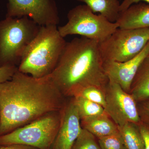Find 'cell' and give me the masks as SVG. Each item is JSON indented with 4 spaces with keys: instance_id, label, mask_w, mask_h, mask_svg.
<instances>
[{
    "instance_id": "cell-1",
    "label": "cell",
    "mask_w": 149,
    "mask_h": 149,
    "mask_svg": "<svg viewBox=\"0 0 149 149\" xmlns=\"http://www.w3.org/2000/svg\"><path fill=\"white\" fill-rule=\"evenodd\" d=\"M66 100L50 75L34 78L17 70L10 80L0 83V136L61 110Z\"/></svg>"
},
{
    "instance_id": "cell-2",
    "label": "cell",
    "mask_w": 149,
    "mask_h": 149,
    "mask_svg": "<svg viewBox=\"0 0 149 149\" xmlns=\"http://www.w3.org/2000/svg\"><path fill=\"white\" fill-rule=\"evenodd\" d=\"M103 64L98 42L85 37H76L66 42L50 76L66 98L77 96L89 86L104 91L109 80Z\"/></svg>"
},
{
    "instance_id": "cell-3",
    "label": "cell",
    "mask_w": 149,
    "mask_h": 149,
    "mask_svg": "<svg viewBox=\"0 0 149 149\" xmlns=\"http://www.w3.org/2000/svg\"><path fill=\"white\" fill-rule=\"evenodd\" d=\"M66 43L57 25L41 26L24 50L17 67L18 71L36 78L49 76L56 66Z\"/></svg>"
},
{
    "instance_id": "cell-4",
    "label": "cell",
    "mask_w": 149,
    "mask_h": 149,
    "mask_svg": "<svg viewBox=\"0 0 149 149\" xmlns=\"http://www.w3.org/2000/svg\"><path fill=\"white\" fill-rule=\"evenodd\" d=\"M40 27L26 16L0 20V67H18L24 50Z\"/></svg>"
},
{
    "instance_id": "cell-5",
    "label": "cell",
    "mask_w": 149,
    "mask_h": 149,
    "mask_svg": "<svg viewBox=\"0 0 149 149\" xmlns=\"http://www.w3.org/2000/svg\"><path fill=\"white\" fill-rule=\"evenodd\" d=\"M61 111L48 113L27 125L0 136V146L19 144L38 149H49L59 128Z\"/></svg>"
},
{
    "instance_id": "cell-6",
    "label": "cell",
    "mask_w": 149,
    "mask_h": 149,
    "mask_svg": "<svg viewBox=\"0 0 149 149\" xmlns=\"http://www.w3.org/2000/svg\"><path fill=\"white\" fill-rule=\"evenodd\" d=\"M67 18L66 24L58 27L63 38L68 35H79L100 43L118 28L116 22H110L101 15H97L85 4L70 9Z\"/></svg>"
},
{
    "instance_id": "cell-7",
    "label": "cell",
    "mask_w": 149,
    "mask_h": 149,
    "mask_svg": "<svg viewBox=\"0 0 149 149\" xmlns=\"http://www.w3.org/2000/svg\"><path fill=\"white\" fill-rule=\"evenodd\" d=\"M149 41V28H118L107 39L99 43V49L103 61L123 62L138 55Z\"/></svg>"
},
{
    "instance_id": "cell-8",
    "label": "cell",
    "mask_w": 149,
    "mask_h": 149,
    "mask_svg": "<svg viewBox=\"0 0 149 149\" xmlns=\"http://www.w3.org/2000/svg\"><path fill=\"white\" fill-rule=\"evenodd\" d=\"M105 112L118 128L127 123L139 125L141 123L137 102L114 82L109 81L104 90Z\"/></svg>"
},
{
    "instance_id": "cell-9",
    "label": "cell",
    "mask_w": 149,
    "mask_h": 149,
    "mask_svg": "<svg viewBox=\"0 0 149 149\" xmlns=\"http://www.w3.org/2000/svg\"><path fill=\"white\" fill-rule=\"evenodd\" d=\"M6 17L26 16L40 26L57 25L60 21L54 0H7Z\"/></svg>"
},
{
    "instance_id": "cell-10",
    "label": "cell",
    "mask_w": 149,
    "mask_h": 149,
    "mask_svg": "<svg viewBox=\"0 0 149 149\" xmlns=\"http://www.w3.org/2000/svg\"><path fill=\"white\" fill-rule=\"evenodd\" d=\"M61 111L60 125L52 149H71L83 129L73 97L66 101Z\"/></svg>"
},
{
    "instance_id": "cell-11",
    "label": "cell",
    "mask_w": 149,
    "mask_h": 149,
    "mask_svg": "<svg viewBox=\"0 0 149 149\" xmlns=\"http://www.w3.org/2000/svg\"><path fill=\"white\" fill-rule=\"evenodd\" d=\"M149 56V41L146 47L136 57L123 62H103L104 70L110 81L120 85L126 93L130 92L131 85L143 61Z\"/></svg>"
},
{
    "instance_id": "cell-12",
    "label": "cell",
    "mask_w": 149,
    "mask_h": 149,
    "mask_svg": "<svg viewBox=\"0 0 149 149\" xmlns=\"http://www.w3.org/2000/svg\"><path fill=\"white\" fill-rule=\"evenodd\" d=\"M116 22L120 29L149 28V4L139 2L132 5L120 13Z\"/></svg>"
},
{
    "instance_id": "cell-13",
    "label": "cell",
    "mask_w": 149,
    "mask_h": 149,
    "mask_svg": "<svg viewBox=\"0 0 149 149\" xmlns=\"http://www.w3.org/2000/svg\"><path fill=\"white\" fill-rule=\"evenodd\" d=\"M106 113L80 120L82 128L98 138L119 133L117 125Z\"/></svg>"
},
{
    "instance_id": "cell-14",
    "label": "cell",
    "mask_w": 149,
    "mask_h": 149,
    "mask_svg": "<svg viewBox=\"0 0 149 149\" xmlns=\"http://www.w3.org/2000/svg\"><path fill=\"white\" fill-rule=\"evenodd\" d=\"M129 93L138 102L149 99V56L143 61L139 66Z\"/></svg>"
},
{
    "instance_id": "cell-15",
    "label": "cell",
    "mask_w": 149,
    "mask_h": 149,
    "mask_svg": "<svg viewBox=\"0 0 149 149\" xmlns=\"http://www.w3.org/2000/svg\"><path fill=\"white\" fill-rule=\"evenodd\" d=\"M85 3L94 13H99L111 22H116L120 14L118 0H75Z\"/></svg>"
},
{
    "instance_id": "cell-16",
    "label": "cell",
    "mask_w": 149,
    "mask_h": 149,
    "mask_svg": "<svg viewBox=\"0 0 149 149\" xmlns=\"http://www.w3.org/2000/svg\"><path fill=\"white\" fill-rule=\"evenodd\" d=\"M118 129L127 149H145L143 139L139 125L127 123Z\"/></svg>"
},
{
    "instance_id": "cell-17",
    "label": "cell",
    "mask_w": 149,
    "mask_h": 149,
    "mask_svg": "<svg viewBox=\"0 0 149 149\" xmlns=\"http://www.w3.org/2000/svg\"><path fill=\"white\" fill-rule=\"evenodd\" d=\"M80 120L105 113L103 107L80 96L73 97Z\"/></svg>"
},
{
    "instance_id": "cell-18",
    "label": "cell",
    "mask_w": 149,
    "mask_h": 149,
    "mask_svg": "<svg viewBox=\"0 0 149 149\" xmlns=\"http://www.w3.org/2000/svg\"><path fill=\"white\" fill-rule=\"evenodd\" d=\"M96 137L85 129H82L71 149H101Z\"/></svg>"
},
{
    "instance_id": "cell-19",
    "label": "cell",
    "mask_w": 149,
    "mask_h": 149,
    "mask_svg": "<svg viewBox=\"0 0 149 149\" xmlns=\"http://www.w3.org/2000/svg\"><path fill=\"white\" fill-rule=\"evenodd\" d=\"M101 149H127L120 132L98 139Z\"/></svg>"
},
{
    "instance_id": "cell-20",
    "label": "cell",
    "mask_w": 149,
    "mask_h": 149,
    "mask_svg": "<svg viewBox=\"0 0 149 149\" xmlns=\"http://www.w3.org/2000/svg\"><path fill=\"white\" fill-rule=\"evenodd\" d=\"M77 96H81L91 101L99 104L103 107L104 108L105 105L104 91L97 87L89 86L85 88L82 90Z\"/></svg>"
},
{
    "instance_id": "cell-21",
    "label": "cell",
    "mask_w": 149,
    "mask_h": 149,
    "mask_svg": "<svg viewBox=\"0 0 149 149\" xmlns=\"http://www.w3.org/2000/svg\"><path fill=\"white\" fill-rule=\"evenodd\" d=\"M18 70L16 66L7 65L0 67V83L10 80Z\"/></svg>"
},
{
    "instance_id": "cell-22",
    "label": "cell",
    "mask_w": 149,
    "mask_h": 149,
    "mask_svg": "<svg viewBox=\"0 0 149 149\" xmlns=\"http://www.w3.org/2000/svg\"><path fill=\"white\" fill-rule=\"evenodd\" d=\"M139 103L137 106L141 122L149 125V100Z\"/></svg>"
},
{
    "instance_id": "cell-23",
    "label": "cell",
    "mask_w": 149,
    "mask_h": 149,
    "mask_svg": "<svg viewBox=\"0 0 149 149\" xmlns=\"http://www.w3.org/2000/svg\"><path fill=\"white\" fill-rule=\"evenodd\" d=\"M139 127L145 144V149H149V125L141 122Z\"/></svg>"
},
{
    "instance_id": "cell-24",
    "label": "cell",
    "mask_w": 149,
    "mask_h": 149,
    "mask_svg": "<svg viewBox=\"0 0 149 149\" xmlns=\"http://www.w3.org/2000/svg\"><path fill=\"white\" fill-rule=\"evenodd\" d=\"M139 2H144L149 4V0H123L122 2L120 3V12L127 9L132 5Z\"/></svg>"
},
{
    "instance_id": "cell-25",
    "label": "cell",
    "mask_w": 149,
    "mask_h": 149,
    "mask_svg": "<svg viewBox=\"0 0 149 149\" xmlns=\"http://www.w3.org/2000/svg\"><path fill=\"white\" fill-rule=\"evenodd\" d=\"M0 149H38L34 147L25 145L13 144V145L0 146Z\"/></svg>"
},
{
    "instance_id": "cell-26",
    "label": "cell",
    "mask_w": 149,
    "mask_h": 149,
    "mask_svg": "<svg viewBox=\"0 0 149 149\" xmlns=\"http://www.w3.org/2000/svg\"><path fill=\"white\" fill-rule=\"evenodd\" d=\"M118 1H121V0H118Z\"/></svg>"
},
{
    "instance_id": "cell-27",
    "label": "cell",
    "mask_w": 149,
    "mask_h": 149,
    "mask_svg": "<svg viewBox=\"0 0 149 149\" xmlns=\"http://www.w3.org/2000/svg\"><path fill=\"white\" fill-rule=\"evenodd\" d=\"M148 100H149V99H148Z\"/></svg>"
}]
</instances>
